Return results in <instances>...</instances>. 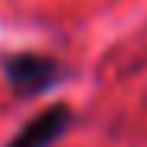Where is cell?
Segmentation results:
<instances>
[{"instance_id":"obj_1","label":"cell","mask_w":147,"mask_h":147,"mask_svg":"<svg viewBox=\"0 0 147 147\" xmlns=\"http://www.w3.org/2000/svg\"><path fill=\"white\" fill-rule=\"evenodd\" d=\"M3 74L10 86L19 96H38L45 90H51L61 77H64V67L48 58V55H32V51H22V55H10L3 58Z\"/></svg>"},{"instance_id":"obj_2","label":"cell","mask_w":147,"mask_h":147,"mask_svg":"<svg viewBox=\"0 0 147 147\" xmlns=\"http://www.w3.org/2000/svg\"><path fill=\"white\" fill-rule=\"evenodd\" d=\"M70 128V109L61 102V106H48L45 112H38L35 118H29L22 125L13 141L7 147H55L64 131Z\"/></svg>"}]
</instances>
